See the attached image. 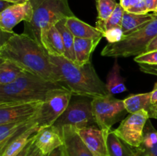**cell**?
I'll use <instances>...</instances> for the list:
<instances>
[{
	"label": "cell",
	"instance_id": "40",
	"mask_svg": "<svg viewBox=\"0 0 157 156\" xmlns=\"http://www.w3.org/2000/svg\"><path fill=\"white\" fill-rule=\"evenodd\" d=\"M149 116H150V118H153V119H157V110L156 109H151V110L149 112Z\"/></svg>",
	"mask_w": 157,
	"mask_h": 156
},
{
	"label": "cell",
	"instance_id": "27",
	"mask_svg": "<svg viewBox=\"0 0 157 156\" xmlns=\"http://www.w3.org/2000/svg\"><path fill=\"white\" fill-rule=\"evenodd\" d=\"M125 10L124 8L121 6V4H117L114 12L109 18V19L106 21L105 24V32L108 29L112 28L114 27H121L123 21V17Z\"/></svg>",
	"mask_w": 157,
	"mask_h": 156
},
{
	"label": "cell",
	"instance_id": "21",
	"mask_svg": "<svg viewBox=\"0 0 157 156\" xmlns=\"http://www.w3.org/2000/svg\"><path fill=\"white\" fill-rule=\"evenodd\" d=\"M39 131V128L37 125L32 127L30 129L27 130L11 141L7 146L1 152V156H15L17 154L20 152L26 146L28 143L34 138V136L36 135V133Z\"/></svg>",
	"mask_w": 157,
	"mask_h": 156
},
{
	"label": "cell",
	"instance_id": "10",
	"mask_svg": "<svg viewBox=\"0 0 157 156\" xmlns=\"http://www.w3.org/2000/svg\"><path fill=\"white\" fill-rule=\"evenodd\" d=\"M44 102H13L0 104V125L25 122L35 117Z\"/></svg>",
	"mask_w": 157,
	"mask_h": 156
},
{
	"label": "cell",
	"instance_id": "15",
	"mask_svg": "<svg viewBox=\"0 0 157 156\" xmlns=\"http://www.w3.org/2000/svg\"><path fill=\"white\" fill-rule=\"evenodd\" d=\"M41 44L50 56L64 57L62 36L56 25L52 26L41 32Z\"/></svg>",
	"mask_w": 157,
	"mask_h": 156
},
{
	"label": "cell",
	"instance_id": "8",
	"mask_svg": "<svg viewBox=\"0 0 157 156\" xmlns=\"http://www.w3.org/2000/svg\"><path fill=\"white\" fill-rule=\"evenodd\" d=\"M72 96L70 91L63 89L52 94L43 102L35 118L39 130L54 125L65 111Z\"/></svg>",
	"mask_w": 157,
	"mask_h": 156
},
{
	"label": "cell",
	"instance_id": "24",
	"mask_svg": "<svg viewBox=\"0 0 157 156\" xmlns=\"http://www.w3.org/2000/svg\"><path fill=\"white\" fill-rule=\"evenodd\" d=\"M121 67L117 61H115L113 67L107 76V88L110 94H117L127 91V87L124 83V79L121 75Z\"/></svg>",
	"mask_w": 157,
	"mask_h": 156
},
{
	"label": "cell",
	"instance_id": "38",
	"mask_svg": "<svg viewBox=\"0 0 157 156\" xmlns=\"http://www.w3.org/2000/svg\"><path fill=\"white\" fill-rule=\"evenodd\" d=\"M12 5H13L12 3L6 1V0H0V12H2V11L6 10V9H8L9 7H10Z\"/></svg>",
	"mask_w": 157,
	"mask_h": 156
},
{
	"label": "cell",
	"instance_id": "4",
	"mask_svg": "<svg viewBox=\"0 0 157 156\" xmlns=\"http://www.w3.org/2000/svg\"><path fill=\"white\" fill-rule=\"evenodd\" d=\"M33 7L31 21L25 22L24 34L41 44V32L58 21L75 16L68 0H30Z\"/></svg>",
	"mask_w": 157,
	"mask_h": 156
},
{
	"label": "cell",
	"instance_id": "31",
	"mask_svg": "<svg viewBox=\"0 0 157 156\" xmlns=\"http://www.w3.org/2000/svg\"><path fill=\"white\" fill-rule=\"evenodd\" d=\"M140 70L143 73L157 76V64H139Z\"/></svg>",
	"mask_w": 157,
	"mask_h": 156
},
{
	"label": "cell",
	"instance_id": "29",
	"mask_svg": "<svg viewBox=\"0 0 157 156\" xmlns=\"http://www.w3.org/2000/svg\"><path fill=\"white\" fill-rule=\"evenodd\" d=\"M134 61L138 64H157V50L138 55L135 57Z\"/></svg>",
	"mask_w": 157,
	"mask_h": 156
},
{
	"label": "cell",
	"instance_id": "7",
	"mask_svg": "<svg viewBox=\"0 0 157 156\" xmlns=\"http://www.w3.org/2000/svg\"><path fill=\"white\" fill-rule=\"evenodd\" d=\"M95 125L98 126L92 111L91 101L78 99L70 102L65 111L53 125L60 130L66 125H71L75 128H84Z\"/></svg>",
	"mask_w": 157,
	"mask_h": 156
},
{
	"label": "cell",
	"instance_id": "18",
	"mask_svg": "<svg viewBox=\"0 0 157 156\" xmlns=\"http://www.w3.org/2000/svg\"><path fill=\"white\" fill-rule=\"evenodd\" d=\"M101 38H75V53L76 64L81 66L90 62V55L101 41Z\"/></svg>",
	"mask_w": 157,
	"mask_h": 156
},
{
	"label": "cell",
	"instance_id": "1",
	"mask_svg": "<svg viewBox=\"0 0 157 156\" xmlns=\"http://www.w3.org/2000/svg\"><path fill=\"white\" fill-rule=\"evenodd\" d=\"M0 59L10 61L26 71L58 83L49 54L41 44L25 34H15L1 44Z\"/></svg>",
	"mask_w": 157,
	"mask_h": 156
},
{
	"label": "cell",
	"instance_id": "2",
	"mask_svg": "<svg viewBox=\"0 0 157 156\" xmlns=\"http://www.w3.org/2000/svg\"><path fill=\"white\" fill-rule=\"evenodd\" d=\"M49 60L58 77V84L73 96L94 99L110 95L106 83L101 80L90 61L80 66L64 57L49 55Z\"/></svg>",
	"mask_w": 157,
	"mask_h": 156
},
{
	"label": "cell",
	"instance_id": "14",
	"mask_svg": "<svg viewBox=\"0 0 157 156\" xmlns=\"http://www.w3.org/2000/svg\"><path fill=\"white\" fill-rule=\"evenodd\" d=\"M59 131L64 140V147L67 156H94L75 127L66 125Z\"/></svg>",
	"mask_w": 157,
	"mask_h": 156
},
{
	"label": "cell",
	"instance_id": "43",
	"mask_svg": "<svg viewBox=\"0 0 157 156\" xmlns=\"http://www.w3.org/2000/svg\"><path fill=\"white\" fill-rule=\"evenodd\" d=\"M43 156H48V155H43Z\"/></svg>",
	"mask_w": 157,
	"mask_h": 156
},
{
	"label": "cell",
	"instance_id": "34",
	"mask_svg": "<svg viewBox=\"0 0 157 156\" xmlns=\"http://www.w3.org/2000/svg\"><path fill=\"white\" fill-rule=\"evenodd\" d=\"M36 134H37V133H36ZM35 136H36V135H35ZM35 136H34L33 139H32V140H31L30 142H29V143H28L27 145H26V146L25 147V148H23V149L21 150V151H20L19 153H18V154H17L15 156H27V154H28V153H29V150H30L31 147H32V145H33L34 142H35Z\"/></svg>",
	"mask_w": 157,
	"mask_h": 156
},
{
	"label": "cell",
	"instance_id": "42",
	"mask_svg": "<svg viewBox=\"0 0 157 156\" xmlns=\"http://www.w3.org/2000/svg\"><path fill=\"white\" fill-rule=\"evenodd\" d=\"M152 109H156L157 110V102H155L154 104H153V107H152Z\"/></svg>",
	"mask_w": 157,
	"mask_h": 156
},
{
	"label": "cell",
	"instance_id": "22",
	"mask_svg": "<svg viewBox=\"0 0 157 156\" xmlns=\"http://www.w3.org/2000/svg\"><path fill=\"white\" fill-rule=\"evenodd\" d=\"M151 92L145 93L131 95L124 99V106L127 113H135L141 110H146L149 113L153 107Z\"/></svg>",
	"mask_w": 157,
	"mask_h": 156
},
{
	"label": "cell",
	"instance_id": "35",
	"mask_svg": "<svg viewBox=\"0 0 157 156\" xmlns=\"http://www.w3.org/2000/svg\"><path fill=\"white\" fill-rule=\"evenodd\" d=\"M154 50H157V35L150 41V43L147 46V49L145 50L144 53H148V52L154 51Z\"/></svg>",
	"mask_w": 157,
	"mask_h": 156
},
{
	"label": "cell",
	"instance_id": "9",
	"mask_svg": "<svg viewBox=\"0 0 157 156\" xmlns=\"http://www.w3.org/2000/svg\"><path fill=\"white\" fill-rule=\"evenodd\" d=\"M149 119V113L146 110L130 113L113 131L130 146L138 148L143 142L144 126Z\"/></svg>",
	"mask_w": 157,
	"mask_h": 156
},
{
	"label": "cell",
	"instance_id": "3",
	"mask_svg": "<svg viewBox=\"0 0 157 156\" xmlns=\"http://www.w3.org/2000/svg\"><path fill=\"white\" fill-rule=\"evenodd\" d=\"M63 89L65 88L58 83L25 70L12 84L0 85V104L44 102L52 94Z\"/></svg>",
	"mask_w": 157,
	"mask_h": 156
},
{
	"label": "cell",
	"instance_id": "17",
	"mask_svg": "<svg viewBox=\"0 0 157 156\" xmlns=\"http://www.w3.org/2000/svg\"><path fill=\"white\" fill-rule=\"evenodd\" d=\"M66 25L75 38H102L104 34L96 27L81 21L77 17L73 16L66 18Z\"/></svg>",
	"mask_w": 157,
	"mask_h": 156
},
{
	"label": "cell",
	"instance_id": "41",
	"mask_svg": "<svg viewBox=\"0 0 157 156\" xmlns=\"http://www.w3.org/2000/svg\"><path fill=\"white\" fill-rule=\"evenodd\" d=\"M6 1L12 3V4H21V3L27 2L30 1V0H6Z\"/></svg>",
	"mask_w": 157,
	"mask_h": 156
},
{
	"label": "cell",
	"instance_id": "16",
	"mask_svg": "<svg viewBox=\"0 0 157 156\" xmlns=\"http://www.w3.org/2000/svg\"><path fill=\"white\" fill-rule=\"evenodd\" d=\"M135 149L137 156H157V130L150 119L144 126L142 143Z\"/></svg>",
	"mask_w": 157,
	"mask_h": 156
},
{
	"label": "cell",
	"instance_id": "5",
	"mask_svg": "<svg viewBox=\"0 0 157 156\" xmlns=\"http://www.w3.org/2000/svg\"><path fill=\"white\" fill-rule=\"evenodd\" d=\"M157 35V15L145 26L116 43H108L103 48L101 55L112 58H128L144 53L150 41Z\"/></svg>",
	"mask_w": 157,
	"mask_h": 156
},
{
	"label": "cell",
	"instance_id": "26",
	"mask_svg": "<svg viewBox=\"0 0 157 156\" xmlns=\"http://www.w3.org/2000/svg\"><path fill=\"white\" fill-rule=\"evenodd\" d=\"M25 70L10 61L1 60L0 64V85H8L16 80Z\"/></svg>",
	"mask_w": 157,
	"mask_h": 156
},
{
	"label": "cell",
	"instance_id": "44",
	"mask_svg": "<svg viewBox=\"0 0 157 156\" xmlns=\"http://www.w3.org/2000/svg\"><path fill=\"white\" fill-rule=\"evenodd\" d=\"M156 15H157V13H156Z\"/></svg>",
	"mask_w": 157,
	"mask_h": 156
},
{
	"label": "cell",
	"instance_id": "36",
	"mask_svg": "<svg viewBox=\"0 0 157 156\" xmlns=\"http://www.w3.org/2000/svg\"><path fill=\"white\" fill-rule=\"evenodd\" d=\"M27 156H43L42 153L41 152V151H40V150L37 148L36 145H35V142H34L33 145H32V147H31Z\"/></svg>",
	"mask_w": 157,
	"mask_h": 156
},
{
	"label": "cell",
	"instance_id": "33",
	"mask_svg": "<svg viewBox=\"0 0 157 156\" xmlns=\"http://www.w3.org/2000/svg\"><path fill=\"white\" fill-rule=\"evenodd\" d=\"M149 12H152L154 14L157 13V0H145Z\"/></svg>",
	"mask_w": 157,
	"mask_h": 156
},
{
	"label": "cell",
	"instance_id": "25",
	"mask_svg": "<svg viewBox=\"0 0 157 156\" xmlns=\"http://www.w3.org/2000/svg\"><path fill=\"white\" fill-rule=\"evenodd\" d=\"M55 25L62 36L64 46V58L76 64V57H75V37L66 25V18L58 21Z\"/></svg>",
	"mask_w": 157,
	"mask_h": 156
},
{
	"label": "cell",
	"instance_id": "32",
	"mask_svg": "<svg viewBox=\"0 0 157 156\" xmlns=\"http://www.w3.org/2000/svg\"><path fill=\"white\" fill-rule=\"evenodd\" d=\"M140 0H120V4L121 6L124 8L125 11H127L134 6L135 5L137 4Z\"/></svg>",
	"mask_w": 157,
	"mask_h": 156
},
{
	"label": "cell",
	"instance_id": "37",
	"mask_svg": "<svg viewBox=\"0 0 157 156\" xmlns=\"http://www.w3.org/2000/svg\"><path fill=\"white\" fill-rule=\"evenodd\" d=\"M48 156H67L64 145L56 148V149H55V151H52Z\"/></svg>",
	"mask_w": 157,
	"mask_h": 156
},
{
	"label": "cell",
	"instance_id": "11",
	"mask_svg": "<svg viewBox=\"0 0 157 156\" xmlns=\"http://www.w3.org/2000/svg\"><path fill=\"white\" fill-rule=\"evenodd\" d=\"M33 17V7L30 1L21 4H13L0 12V28L5 32L12 33L15 25L24 21L29 22Z\"/></svg>",
	"mask_w": 157,
	"mask_h": 156
},
{
	"label": "cell",
	"instance_id": "23",
	"mask_svg": "<svg viewBox=\"0 0 157 156\" xmlns=\"http://www.w3.org/2000/svg\"><path fill=\"white\" fill-rule=\"evenodd\" d=\"M96 3L98 13L96 28L104 34L106 21L111 16L118 3L117 0H96Z\"/></svg>",
	"mask_w": 157,
	"mask_h": 156
},
{
	"label": "cell",
	"instance_id": "39",
	"mask_svg": "<svg viewBox=\"0 0 157 156\" xmlns=\"http://www.w3.org/2000/svg\"><path fill=\"white\" fill-rule=\"evenodd\" d=\"M151 96H152V102L154 104L155 102H157V82L155 84L153 90L151 91Z\"/></svg>",
	"mask_w": 157,
	"mask_h": 156
},
{
	"label": "cell",
	"instance_id": "6",
	"mask_svg": "<svg viewBox=\"0 0 157 156\" xmlns=\"http://www.w3.org/2000/svg\"><path fill=\"white\" fill-rule=\"evenodd\" d=\"M91 106L98 127L107 134H109L112 126L127 113L124 100L113 97L112 94L92 99Z\"/></svg>",
	"mask_w": 157,
	"mask_h": 156
},
{
	"label": "cell",
	"instance_id": "19",
	"mask_svg": "<svg viewBox=\"0 0 157 156\" xmlns=\"http://www.w3.org/2000/svg\"><path fill=\"white\" fill-rule=\"evenodd\" d=\"M107 156H137L135 148L118 137L113 130L107 137Z\"/></svg>",
	"mask_w": 157,
	"mask_h": 156
},
{
	"label": "cell",
	"instance_id": "30",
	"mask_svg": "<svg viewBox=\"0 0 157 156\" xmlns=\"http://www.w3.org/2000/svg\"><path fill=\"white\" fill-rule=\"evenodd\" d=\"M126 12H130V13L137 14V15H146V14L149 13L148 9L146 5L145 0H140L137 4L135 5L130 9H128Z\"/></svg>",
	"mask_w": 157,
	"mask_h": 156
},
{
	"label": "cell",
	"instance_id": "13",
	"mask_svg": "<svg viewBox=\"0 0 157 156\" xmlns=\"http://www.w3.org/2000/svg\"><path fill=\"white\" fill-rule=\"evenodd\" d=\"M35 145L43 155H49L56 148L64 145V140L59 129L51 125L41 128L37 132Z\"/></svg>",
	"mask_w": 157,
	"mask_h": 156
},
{
	"label": "cell",
	"instance_id": "20",
	"mask_svg": "<svg viewBox=\"0 0 157 156\" xmlns=\"http://www.w3.org/2000/svg\"><path fill=\"white\" fill-rule=\"evenodd\" d=\"M153 18V14H146V15H137L124 12L123 17L121 28L124 32V37L131 35L136 32L144 26H145Z\"/></svg>",
	"mask_w": 157,
	"mask_h": 156
},
{
	"label": "cell",
	"instance_id": "12",
	"mask_svg": "<svg viewBox=\"0 0 157 156\" xmlns=\"http://www.w3.org/2000/svg\"><path fill=\"white\" fill-rule=\"evenodd\" d=\"M76 131L94 156H107V137L108 134L95 126L76 128Z\"/></svg>",
	"mask_w": 157,
	"mask_h": 156
},
{
	"label": "cell",
	"instance_id": "28",
	"mask_svg": "<svg viewBox=\"0 0 157 156\" xmlns=\"http://www.w3.org/2000/svg\"><path fill=\"white\" fill-rule=\"evenodd\" d=\"M104 37L108 41V43H116L124 38V32L121 27H114L106 31Z\"/></svg>",
	"mask_w": 157,
	"mask_h": 156
}]
</instances>
